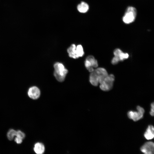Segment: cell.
Instances as JSON below:
<instances>
[{
    "instance_id": "obj_3",
    "label": "cell",
    "mask_w": 154,
    "mask_h": 154,
    "mask_svg": "<svg viewBox=\"0 0 154 154\" xmlns=\"http://www.w3.org/2000/svg\"><path fill=\"white\" fill-rule=\"evenodd\" d=\"M115 76L113 74L108 75L100 85V89L104 91H108L113 87Z\"/></svg>"
},
{
    "instance_id": "obj_15",
    "label": "cell",
    "mask_w": 154,
    "mask_h": 154,
    "mask_svg": "<svg viewBox=\"0 0 154 154\" xmlns=\"http://www.w3.org/2000/svg\"><path fill=\"white\" fill-rule=\"evenodd\" d=\"M16 131L14 129H11L8 132L7 136L8 139L11 141L16 136Z\"/></svg>"
},
{
    "instance_id": "obj_18",
    "label": "cell",
    "mask_w": 154,
    "mask_h": 154,
    "mask_svg": "<svg viewBox=\"0 0 154 154\" xmlns=\"http://www.w3.org/2000/svg\"><path fill=\"white\" fill-rule=\"evenodd\" d=\"M120 61L119 58L115 56L112 58L111 62L113 65L117 64Z\"/></svg>"
},
{
    "instance_id": "obj_12",
    "label": "cell",
    "mask_w": 154,
    "mask_h": 154,
    "mask_svg": "<svg viewBox=\"0 0 154 154\" xmlns=\"http://www.w3.org/2000/svg\"><path fill=\"white\" fill-rule=\"evenodd\" d=\"M76 47L74 44H72L67 49L69 56L74 59L78 58L76 54Z\"/></svg>"
},
{
    "instance_id": "obj_13",
    "label": "cell",
    "mask_w": 154,
    "mask_h": 154,
    "mask_svg": "<svg viewBox=\"0 0 154 154\" xmlns=\"http://www.w3.org/2000/svg\"><path fill=\"white\" fill-rule=\"evenodd\" d=\"M89 6L88 4L84 2H82L77 6V9L78 11L82 13L87 12L89 9Z\"/></svg>"
},
{
    "instance_id": "obj_16",
    "label": "cell",
    "mask_w": 154,
    "mask_h": 154,
    "mask_svg": "<svg viewBox=\"0 0 154 154\" xmlns=\"http://www.w3.org/2000/svg\"><path fill=\"white\" fill-rule=\"evenodd\" d=\"M129 55L127 53H124L122 51L119 54L118 57L120 61H123L129 58Z\"/></svg>"
},
{
    "instance_id": "obj_11",
    "label": "cell",
    "mask_w": 154,
    "mask_h": 154,
    "mask_svg": "<svg viewBox=\"0 0 154 154\" xmlns=\"http://www.w3.org/2000/svg\"><path fill=\"white\" fill-rule=\"evenodd\" d=\"M33 149L36 153L42 154L44 152L45 147L42 143L37 142L35 144Z\"/></svg>"
},
{
    "instance_id": "obj_2",
    "label": "cell",
    "mask_w": 154,
    "mask_h": 154,
    "mask_svg": "<svg viewBox=\"0 0 154 154\" xmlns=\"http://www.w3.org/2000/svg\"><path fill=\"white\" fill-rule=\"evenodd\" d=\"M136 9L132 7H128L123 17V22L126 24H129L133 22L136 15Z\"/></svg>"
},
{
    "instance_id": "obj_19",
    "label": "cell",
    "mask_w": 154,
    "mask_h": 154,
    "mask_svg": "<svg viewBox=\"0 0 154 154\" xmlns=\"http://www.w3.org/2000/svg\"><path fill=\"white\" fill-rule=\"evenodd\" d=\"M122 51L119 48H117L115 49L113 52L115 56L118 57L119 54Z\"/></svg>"
},
{
    "instance_id": "obj_5",
    "label": "cell",
    "mask_w": 154,
    "mask_h": 154,
    "mask_svg": "<svg viewBox=\"0 0 154 154\" xmlns=\"http://www.w3.org/2000/svg\"><path fill=\"white\" fill-rule=\"evenodd\" d=\"M141 151L145 154H153L154 152V144L152 141L145 143L140 148Z\"/></svg>"
},
{
    "instance_id": "obj_8",
    "label": "cell",
    "mask_w": 154,
    "mask_h": 154,
    "mask_svg": "<svg viewBox=\"0 0 154 154\" xmlns=\"http://www.w3.org/2000/svg\"><path fill=\"white\" fill-rule=\"evenodd\" d=\"M99 76V82L100 84L104 80L105 78L108 75L106 70L102 67L94 69Z\"/></svg>"
},
{
    "instance_id": "obj_10",
    "label": "cell",
    "mask_w": 154,
    "mask_h": 154,
    "mask_svg": "<svg viewBox=\"0 0 154 154\" xmlns=\"http://www.w3.org/2000/svg\"><path fill=\"white\" fill-rule=\"evenodd\" d=\"M144 135L145 137L147 140L151 139L154 138V128L153 125H150L148 126Z\"/></svg>"
},
{
    "instance_id": "obj_17",
    "label": "cell",
    "mask_w": 154,
    "mask_h": 154,
    "mask_svg": "<svg viewBox=\"0 0 154 154\" xmlns=\"http://www.w3.org/2000/svg\"><path fill=\"white\" fill-rule=\"evenodd\" d=\"M25 134L20 130L16 131L15 136L18 137L22 138L23 139L25 138Z\"/></svg>"
},
{
    "instance_id": "obj_9",
    "label": "cell",
    "mask_w": 154,
    "mask_h": 154,
    "mask_svg": "<svg viewBox=\"0 0 154 154\" xmlns=\"http://www.w3.org/2000/svg\"><path fill=\"white\" fill-rule=\"evenodd\" d=\"M99 76L96 72L94 70L91 72L89 76V81L90 83L93 86H97L99 82Z\"/></svg>"
},
{
    "instance_id": "obj_20",
    "label": "cell",
    "mask_w": 154,
    "mask_h": 154,
    "mask_svg": "<svg viewBox=\"0 0 154 154\" xmlns=\"http://www.w3.org/2000/svg\"><path fill=\"white\" fill-rule=\"evenodd\" d=\"M23 139L18 137L15 136V141L18 144L21 143L23 141Z\"/></svg>"
},
{
    "instance_id": "obj_1",
    "label": "cell",
    "mask_w": 154,
    "mask_h": 154,
    "mask_svg": "<svg viewBox=\"0 0 154 154\" xmlns=\"http://www.w3.org/2000/svg\"><path fill=\"white\" fill-rule=\"evenodd\" d=\"M54 75L56 80L60 82L64 81L68 70L61 63L56 62L54 65Z\"/></svg>"
},
{
    "instance_id": "obj_7",
    "label": "cell",
    "mask_w": 154,
    "mask_h": 154,
    "mask_svg": "<svg viewBox=\"0 0 154 154\" xmlns=\"http://www.w3.org/2000/svg\"><path fill=\"white\" fill-rule=\"evenodd\" d=\"M40 89L36 86L30 87L28 91V95L31 98L36 100L40 97Z\"/></svg>"
},
{
    "instance_id": "obj_21",
    "label": "cell",
    "mask_w": 154,
    "mask_h": 154,
    "mask_svg": "<svg viewBox=\"0 0 154 154\" xmlns=\"http://www.w3.org/2000/svg\"><path fill=\"white\" fill-rule=\"evenodd\" d=\"M154 103L153 102L151 104V109L150 112L149 113L152 116H154Z\"/></svg>"
},
{
    "instance_id": "obj_4",
    "label": "cell",
    "mask_w": 154,
    "mask_h": 154,
    "mask_svg": "<svg viewBox=\"0 0 154 154\" xmlns=\"http://www.w3.org/2000/svg\"><path fill=\"white\" fill-rule=\"evenodd\" d=\"M137 111H130L127 113L128 117L134 121H137L143 118L145 112L144 109L139 106L137 107Z\"/></svg>"
},
{
    "instance_id": "obj_6",
    "label": "cell",
    "mask_w": 154,
    "mask_h": 154,
    "mask_svg": "<svg viewBox=\"0 0 154 154\" xmlns=\"http://www.w3.org/2000/svg\"><path fill=\"white\" fill-rule=\"evenodd\" d=\"M84 64L88 70L91 68H96L98 66L97 60L92 55L88 56L86 57L85 61Z\"/></svg>"
},
{
    "instance_id": "obj_14",
    "label": "cell",
    "mask_w": 154,
    "mask_h": 154,
    "mask_svg": "<svg viewBox=\"0 0 154 154\" xmlns=\"http://www.w3.org/2000/svg\"><path fill=\"white\" fill-rule=\"evenodd\" d=\"M76 54L78 58L82 57L84 54V52L82 46L80 44L76 47Z\"/></svg>"
}]
</instances>
